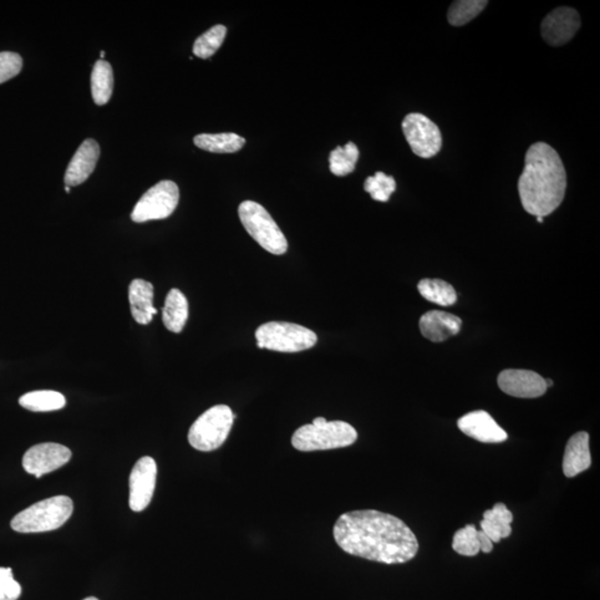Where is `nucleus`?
I'll return each instance as SVG.
<instances>
[{"label":"nucleus","mask_w":600,"mask_h":600,"mask_svg":"<svg viewBox=\"0 0 600 600\" xmlns=\"http://www.w3.org/2000/svg\"><path fill=\"white\" fill-rule=\"evenodd\" d=\"M461 325L460 317L440 310H431L419 320L421 334L433 343H441L456 336L460 332Z\"/></svg>","instance_id":"nucleus-16"},{"label":"nucleus","mask_w":600,"mask_h":600,"mask_svg":"<svg viewBox=\"0 0 600 600\" xmlns=\"http://www.w3.org/2000/svg\"><path fill=\"white\" fill-rule=\"evenodd\" d=\"M477 537L478 542H480L481 551L485 553H491L492 547H494V545H492L494 543L491 541L490 537H488L482 531L477 532Z\"/></svg>","instance_id":"nucleus-33"},{"label":"nucleus","mask_w":600,"mask_h":600,"mask_svg":"<svg viewBox=\"0 0 600 600\" xmlns=\"http://www.w3.org/2000/svg\"><path fill=\"white\" fill-rule=\"evenodd\" d=\"M258 348L279 353H298L314 347L317 335L302 325L287 322H269L255 333Z\"/></svg>","instance_id":"nucleus-6"},{"label":"nucleus","mask_w":600,"mask_h":600,"mask_svg":"<svg viewBox=\"0 0 600 600\" xmlns=\"http://www.w3.org/2000/svg\"><path fill=\"white\" fill-rule=\"evenodd\" d=\"M20 406L35 413H46L64 409L66 398L63 394L54 390H36L19 398Z\"/></svg>","instance_id":"nucleus-22"},{"label":"nucleus","mask_w":600,"mask_h":600,"mask_svg":"<svg viewBox=\"0 0 600 600\" xmlns=\"http://www.w3.org/2000/svg\"><path fill=\"white\" fill-rule=\"evenodd\" d=\"M114 89L113 68L106 60L96 62L91 73V94L96 104L99 106L109 103Z\"/></svg>","instance_id":"nucleus-21"},{"label":"nucleus","mask_w":600,"mask_h":600,"mask_svg":"<svg viewBox=\"0 0 600 600\" xmlns=\"http://www.w3.org/2000/svg\"><path fill=\"white\" fill-rule=\"evenodd\" d=\"M403 131L414 154L421 159H431L441 150L442 137L439 126L423 114L407 115Z\"/></svg>","instance_id":"nucleus-9"},{"label":"nucleus","mask_w":600,"mask_h":600,"mask_svg":"<svg viewBox=\"0 0 600 600\" xmlns=\"http://www.w3.org/2000/svg\"><path fill=\"white\" fill-rule=\"evenodd\" d=\"M545 381H546L547 388L553 386V381L551 379H545Z\"/></svg>","instance_id":"nucleus-34"},{"label":"nucleus","mask_w":600,"mask_h":600,"mask_svg":"<svg viewBox=\"0 0 600 600\" xmlns=\"http://www.w3.org/2000/svg\"><path fill=\"white\" fill-rule=\"evenodd\" d=\"M459 429L467 436L486 444L507 440L508 435L485 410L471 411L459 420Z\"/></svg>","instance_id":"nucleus-14"},{"label":"nucleus","mask_w":600,"mask_h":600,"mask_svg":"<svg viewBox=\"0 0 600 600\" xmlns=\"http://www.w3.org/2000/svg\"><path fill=\"white\" fill-rule=\"evenodd\" d=\"M537 222H543V217H537Z\"/></svg>","instance_id":"nucleus-35"},{"label":"nucleus","mask_w":600,"mask_h":600,"mask_svg":"<svg viewBox=\"0 0 600 600\" xmlns=\"http://www.w3.org/2000/svg\"><path fill=\"white\" fill-rule=\"evenodd\" d=\"M22 595V586L15 581L10 568L0 567V600H17Z\"/></svg>","instance_id":"nucleus-31"},{"label":"nucleus","mask_w":600,"mask_h":600,"mask_svg":"<svg viewBox=\"0 0 600 600\" xmlns=\"http://www.w3.org/2000/svg\"><path fill=\"white\" fill-rule=\"evenodd\" d=\"M592 465L591 450H589V435L579 431L568 440L564 455L563 471L568 478H573L587 471Z\"/></svg>","instance_id":"nucleus-17"},{"label":"nucleus","mask_w":600,"mask_h":600,"mask_svg":"<svg viewBox=\"0 0 600 600\" xmlns=\"http://www.w3.org/2000/svg\"><path fill=\"white\" fill-rule=\"evenodd\" d=\"M481 531L484 532L488 537H490L492 543L501 542L502 539L501 532L494 525V523H491V522H488L486 520H482L481 522Z\"/></svg>","instance_id":"nucleus-32"},{"label":"nucleus","mask_w":600,"mask_h":600,"mask_svg":"<svg viewBox=\"0 0 600 600\" xmlns=\"http://www.w3.org/2000/svg\"><path fill=\"white\" fill-rule=\"evenodd\" d=\"M497 381L503 393L517 398H541L547 390L545 379L531 370L506 369Z\"/></svg>","instance_id":"nucleus-13"},{"label":"nucleus","mask_w":600,"mask_h":600,"mask_svg":"<svg viewBox=\"0 0 600 600\" xmlns=\"http://www.w3.org/2000/svg\"><path fill=\"white\" fill-rule=\"evenodd\" d=\"M70 459L71 451L67 447L56 442H44L25 452L23 467L28 474L40 478L65 466Z\"/></svg>","instance_id":"nucleus-10"},{"label":"nucleus","mask_w":600,"mask_h":600,"mask_svg":"<svg viewBox=\"0 0 600 600\" xmlns=\"http://www.w3.org/2000/svg\"><path fill=\"white\" fill-rule=\"evenodd\" d=\"M180 188L171 181H162L147 191L136 203L131 220L135 222L165 220L175 212Z\"/></svg>","instance_id":"nucleus-8"},{"label":"nucleus","mask_w":600,"mask_h":600,"mask_svg":"<svg viewBox=\"0 0 600 600\" xmlns=\"http://www.w3.org/2000/svg\"><path fill=\"white\" fill-rule=\"evenodd\" d=\"M131 315L137 323L149 325L157 314L154 307V286L150 282L135 279L129 286Z\"/></svg>","instance_id":"nucleus-18"},{"label":"nucleus","mask_w":600,"mask_h":600,"mask_svg":"<svg viewBox=\"0 0 600 600\" xmlns=\"http://www.w3.org/2000/svg\"><path fill=\"white\" fill-rule=\"evenodd\" d=\"M226 34L227 28L223 25H216L196 39L192 52L202 59L212 57L221 48Z\"/></svg>","instance_id":"nucleus-26"},{"label":"nucleus","mask_w":600,"mask_h":600,"mask_svg":"<svg viewBox=\"0 0 600 600\" xmlns=\"http://www.w3.org/2000/svg\"><path fill=\"white\" fill-rule=\"evenodd\" d=\"M487 5L486 0H459L450 5L447 19L452 26H462L476 18Z\"/></svg>","instance_id":"nucleus-25"},{"label":"nucleus","mask_w":600,"mask_h":600,"mask_svg":"<svg viewBox=\"0 0 600 600\" xmlns=\"http://www.w3.org/2000/svg\"><path fill=\"white\" fill-rule=\"evenodd\" d=\"M157 464L150 456L136 462L129 477V506L131 511H145L154 496Z\"/></svg>","instance_id":"nucleus-11"},{"label":"nucleus","mask_w":600,"mask_h":600,"mask_svg":"<svg viewBox=\"0 0 600 600\" xmlns=\"http://www.w3.org/2000/svg\"><path fill=\"white\" fill-rule=\"evenodd\" d=\"M419 291L429 302L440 306H452L457 302V294L450 284L441 279H423L419 284Z\"/></svg>","instance_id":"nucleus-23"},{"label":"nucleus","mask_w":600,"mask_h":600,"mask_svg":"<svg viewBox=\"0 0 600 600\" xmlns=\"http://www.w3.org/2000/svg\"><path fill=\"white\" fill-rule=\"evenodd\" d=\"M566 188V171L558 152L545 142L532 145L518 181L523 210L536 217L551 215L561 206Z\"/></svg>","instance_id":"nucleus-2"},{"label":"nucleus","mask_w":600,"mask_h":600,"mask_svg":"<svg viewBox=\"0 0 600 600\" xmlns=\"http://www.w3.org/2000/svg\"><path fill=\"white\" fill-rule=\"evenodd\" d=\"M65 191H67V192H69V191H70V187L66 186V187H65Z\"/></svg>","instance_id":"nucleus-38"},{"label":"nucleus","mask_w":600,"mask_h":600,"mask_svg":"<svg viewBox=\"0 0 600 600\" xmlns=\"http://www.w3.org/2000/svg\"><path fill=\"white\" fill-rule=\"evenodd\" d=\"M484 520L494 523L501 532L502 539L512 535V512L503 503L498 502L492 510L485 512Z\"/></svg>","instance_id":"nucleus-29"},{"label":"nucleus","mask_w":600,"mask_h":600,"mask_svg":"<svg viewBox=\"0 0 600 600\" xmlns=\"http://www.w3.org/2000/svg\"><path fill=\"white\" fill-rule=\"evenodd\" d=\"M188 319V302L180 289H171L168 293L165 306L162 308V322L172 333H181Z\"/></svg>","instance_id":"nucleus-19"},{"label":"nucleus","mask_w":600,"mask_h":600,"mask_svg":"<svg viewBox=\"0 0 600 600\" xmlns=\"http://www.w3.org/2000/svg\"><path fill=\"white\" fill-rule=\"evenodd\" d=\"M475 525H467L455 533L452 548L462 556H476L481 552Z\"/></svg>","instance_id":"nucleus-28"},{"label":"nucleus","mask_w":600,"mask_h":600,"mask_svg":"<svg viewBox=\"0 0 600 600\" xmlns=\"http://www.w3.org/2000/svg\"><path fill=\"white\" fill-rule=\"evenodd\" d=\"M235 419L233 410L226 405L212 407L198 417L188 433V441L200 451L220 449L230 436Z\"/></svg>","instance_id":"nucleus-7"},{"label":"nucleus","mask_w":600,"mask_h":600,"mask_svg":"<svg viewBox=\"0 0 600 600\" xmlns=\"http://www.w3.org/2000/svg\"><path fill=\"white\" fill-rule=\"evenodd\" d=\"M105 55H106L105 52H100V57H101V58H104V57H105Z\"/></svg>","instance_id":"nucleus-37"},{"label":"nucleus","mask_w":600,"mask_h":600,"mask_svg":"<svg viewBox=\"0 0 600 600\" xmlns=\"http://www.w3.org/2000/svg\"><path fill=\"white\" fill-rule=\"evenodd\" d=\"M364 190L374 201L386 202L396 191V181L394 177L378 171L375 176H370L365 181Z\"/></svg>","instance_id":"nucleus-27"},{"label":"nucleus","mask_w":600,"mask_h":600,"mask_svg":"<svg viewBox=\"0 0 600 600\" xmlns=\"http://www.w3.org/2000/svg\"><path fill=\"white\" fill-rule=\"evenodd\" d=\"M100 149L98 141L86 140L71 159L65 174V184L75 187L83 184L95 171L99 160Z\"/></svg>","instance_id":"nucleus-15"},{"label":"nucleus","mask_w":600,"mask_h":600,"mask_svg":"<svg viewBox=\"0 0 600 600\" xmlns=\"http://www.w3.org/2000/svg\"><path fill=\"white\" fill-rule=\"evenodd\" d=\"M194 144L202 150L216 154H232L241 150L246 144V140L233 133L201 134L195 137Z\"/></svg>","instance_id":"nucleus-20"},{"label":"nucleus","mask_w":600,"mask_h":600,"mask_svg":"<svg viewBox=\"0 0 600 600\" xmlns=\"http://www.w3.org/2000/svg\"><path fill=\"white\" fill-rule=\"evenodd\" d=\"M581 27V16L576 9L559 7L548 14L542 23V36L553 47L571 42Z\"/></svg>","instance_id":"nucleus-12"},{"label":"nucleus","mask_w":600,"mask_h":600,"mask_svg":"<svg viewBox=\"0 0 600 600\" xmlns=\"http://www.w3.org/2000/svg\"><path fill=\"white\" fill-rule=\"evenodd\" d=\"M359 159V150L354 142L338 146L330 152L329 168L335 176L344 177L355 171Z\"/></svg>","instance_id":"nucleus-24"},{"label":"nucleus","mask_w":600,"mask_h":600,"mask_svg":"<svg viewBox=\"0 0 600 600\" xmlns=\"http://www.w3.org/2000/svg\"><path fill=\"white\" fill-rule=\"evenodd\" d=\"M334 538L349 555L388 565L411 561L419 549L403 521L374 510L343 513L335 523Z\"/></svg>","instance_id":"nucleus-1"},{"label":"nucleus","mask_w":600,"mask_h":600,"mask_svg":"<svg viewBox=\"0 0 600 600\" xmlns=\"http://www.w3.org/2000/svg\"><path fill=\"white\" fill-rule=\"evenodd\" d=\"M84 600H99V599L96 597H88V598H85Z\"/></svg>","instance_id":"nucleus-36"},{"label":"nucleus","mask_w":600,"mask_h":600,"mask_svg":"<svg viewBox=\"0 0 600 600\" xmlns=\"http://www.w3.org/2000/svg\"><path fill=\"white\" fill-rule=\"evenodd\" d=\"M73 511L74 502L69 497H50L17 513L10 526L15 532L23 533L52 532L62 527Z\"/></svg>","instance_id":"nucleus-4"},{"label":"nucleus","mask_w":600,"mask_h":600,"mask_svg":"<svg viewBox=\"0 0 600 600\" xmlns=\"http://www.w3.org/2000/svg\"><path fill=\"white\" fill-rule=\"evenodd\" d=\"M23 68V58L16 53H0V84L15 78Z\"/></svg>","instance_id":"nucleus-30"},{"label":"nucleus","mask_w":600,"mask_h":600,"mask_svg":"<svg viewBox=\"0 0 600 600\" xmlns=\"http://www.w3.org/2000/svg\"><path fill=\"white\" fill-rule=\"evenodd\" d=\"M357 439V431L352 425L317 417L313 424L304 425L295 431L292 444L295 450L307 452L344 449L352 446Z\"/></svg>","instance_id":"nucleus-3"},{"label":"nucleus","mask_w":600,"mask_h":600,"mask_svg":"<svg viewBox=\"0 0 600 600\" xmlns=\"http://www.w3.org/2000/svg\"><path fill=\"white\" fill-rule=\"evenodd\" d=\"M238 215L246 232L259 246L274 255H284L287 252L286 237L261 203L243 202L238 208Z\"/></svg>","instance_id":"nucleus-5"}]
</instances>
